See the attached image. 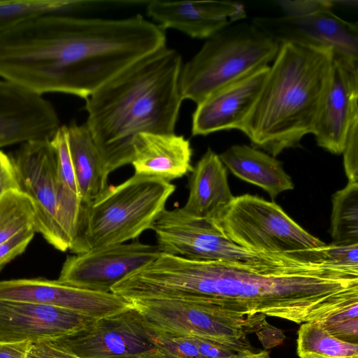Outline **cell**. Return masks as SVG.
<instances>
[{
  "mask_svg": "<svg viewBox=\"0 0 358 358\" xmlns=\"http://www.w3.org/2000/svg\"><path fill=\"white\" fill-rule=\"evenodd\" d=\"M268 67H262L216 90L197 104L192 115V135L241 130L259 94Z\"/></svg>",
  "mask_w": 358,
  "mask_h": 358,
  "instance_id": "18",
  "label": "cell"
},
{
  "mask_svg": "<svg viewBox=\"0 0 358 358\" xmlns=\"http://www.w3.org/2000/svg\"><path fill=\"white\" fill-rule=\"evenodd\" d=\"M223 164L237 178L264 189L273 199L294 189L291 177L275 157L247 145H234L219 155Z\"/></svg>",
  "mask_w": 358,
  "mask_h": 358,
  "instance_id": "23",
  "label": "cell"
},
{
  "mask_svg": "<svg viewBox=\"0 0 358 358\" xmlns=\"http://www.w3.org/2000/svg\"><path fill=\"white\" fill-rule=\"evenodd\" d=\"M35 233V229L25 231L0 244V270L24 252Z\"/></svg>",
  "mask_w": 358,
  "mask_h": 358,
  "instance_id": "33",
  "label": "cell"
},
{
  "mask_svg": "<svg viewBox=\"0 0 358 358\" xmlns=\"http://www.w3.org/2000/svg\"><path fill=\"white\" fill-rule=\"evenodd\" d=\"M192 149L189 140L175 133L141 132L132 143L134 174L170 182L191 173Z\"/></svg>",
  "mask_w": 358,
  "mask_h": 358,
  "instance_id": "20",
  "label": "cell"
},
{
  "mask_svg": "<svg viewBox=\"0 0 358 358\" xmlns=\"http://www.w3.org/2000/svg\"><path fill=\"white\" fill-rule=\"evenodd\" d=\"M134 358H170L161 352H158L156 349L152 350L149 352H146L143 353L137 357Z\"/></svg>",
  "mask_w": 358,
  "mask_h": 358,
  "instance_id": "40",
  "label": "cell"
},
{
  "mask_svg": "<svg viewBox=\"0 0 358 358\" xmlns=\"http://www.w3.org/2000/svg\"><path fill=\"white\" fill-rule=\"evenodd\" d=\"M10 157L20 190L33 202L36 232L55 249L68 250L57 222V162L50 139L21 143Z\"/></svg>",
  "mask_w": 358,
  "mask_h": 358,
  "instance_id": "11",
  "label": "cell"
},
{
  "mask_svg": "<svg viewBox=\"0 0 358 358\" xmlns=\"http://www.w3.org/2000/svg\"><path fill=\"white\" fill-rule=\"evenodd\" d=\"M190 173L189 196L180 208L190 217L211 222L234 198L228 183L227 168L219 155L208 148Z\"/></svg>",
  "mask_w": 358,
  "mask_h": 358,
  "instance_id": "22",
  "label": "cell"
},
{
  "mask_svg": "<svg viewBox=\"0 0 358 358\" xmlns=\"http://www.w3.org/2000/svg\"><path fill=\"white\" fill-rule=\"evenodd\" d=\"M35 210L29 196L10 190L0 196V244L15 235L34 229Z\"/></svg>",
  "mask_w": 358,
  "mask_h": 358,
  "instance_id": "28",
  "label": "cell"
},
{
  "mask_svg": "<svg viewBox=\"0 0 358 358\" xmlns=\"http://www.w3.org/2000/svg\"><path fill=\"white\" fill-rule=\"evenodd\" d=\"M0 299L40 303L99 319L121 312L131 303L112 292H99L45 278L0 281Z\"/></svg>",
  "mask_w": 358,
  "mask_h": 358,
  "instance_id": "13",
  "label": "cell"
},
{
  "mask_svg": "<svg viewBox=\"0 0 358 358\" xmlns=\"http://www.w3.org/2000/svg\"><path fill=\"white\" fill-rule=\"evenodd\" d=\"M150 329L155 349L162 354L170 358H203L190 336Z\"/></svg>",
  "mask_w": 358,
  "mask_h": 358,
  "instance_id": "29",
  "label": "cell"
},
{
  "mask_svg": "<svg viewBox=\"0 0 358 358\" xmlns=\"http://www.w3.org/2000/svg\"><path fill=\"white\" fill-rule=\"evenodd\" d=\"M160 253L157 245L138 241L93 248L67 257L57 280L83 289L111 292L114 285Z\"/></svg>",
  "mask_w": 358,
  "mask_h": 358,
  "instance_id": "12",
  "label": "cell"
},
{
  "mask_svg": "<svg viewBox=\"0 0 358 358\" xmlns=\"http://www.w3.org/2000/svg\"><path fill=\"white\" fill-rule=\"evenodd\" d=\"M94 320L68 309L0 299V342H52Z\"/></svg>",
  "mask_w": 358,
  "mask_h": 358,
  "instance_id": "16",
  "label": "cell"
},
{
  "mask_svg": "<svg viewBox=\"0 0 358 358\" xmlns=\"http://www.w3.org/2000/svg\"><path fill=\"white\" fill-rule=\"evenodd\" d=\"M97 0L0 1V34L28 20L43 15H77L96 10Z\"/></svg>",
  "mask_w": 358,
  "mask_h": 358,
  "instance_id": "25",
  "label": "cell"
},
{
  "mask_svg": "<svg viewBox=\"0 0 358 358\" xmlns=\"http://www.w3.org/2000/svg\"><path fill=\"white\" fill-rule=\"evenodd\" d=\"M52 343L78 358H134L156 348L150 327L133 305Z\"/></svg>",
  "mask_w": 358,
  "mask_h": 358,
  "instance_id": "10",
  "label": "cell"
},
{
  "mask_svg": "<svg viewBox=\"0 0 358 358\" xmlns=\"http://www.w3.org/2000/svg\"><path fill=\"white\" fill-rule=\"evenodd\" d=\"M166 41L165 30L141 15L38 16L0 34V78L39 95L86 99Z\"/></svg>",
  "mask_w": 358,
  "mask_h": 358,
  "instance_id": "2",
  "label": "cell"
},
{
  "mask_svg": "<svg viewBox=\"0 0 358 358\" xmlns=\"http://www.w3.org/2000/svg\"><path fill=\"white\" fill-rule=\"evenodd\" d=\"M277 3L282 8L286 15L303 17L322 10H331L336 1L329 0H283Z\"/></svg>",
  "mask_w": 358,
  "mask_h": 358,
  "instance_id": "32",
  "label": "cell"
},
{
  "mask_svg": "<svg viewBox=\"0 0 358 358\" xmlns=\"http://www.w3.org/2000/svg\"><path fill=\"white\" fill-rule=\"evenodd\" d=\"M30 342H0V358H27Z\"/></svg>",
  "mask_w": 358,
  "mask_h": 358,
  "instance_id": "38",
  "label": "cell"
},
{
  "mask_svg": "<svg viewBox=\"0 0 358 358\" xmlns=\"http://www.w3.org/2000/svg\"><path fill=\"white\" fill-rule=\"evenodd\" d=\"M176 186L164 180L134 174L107 188L87 207L83 229L70 250L124 243L152 229Z\"/></svg>",
  "mask_w": 358,
  "mask_h": 358,
  "instance_id": "5",
  "label": "cell"
},
{
  "mask_svg": "<svg viewBox=\"0 0 358 358\" xmlns=\"http://www.w3.org/2000/svg\"><path fill=\"white\" fill-rule=\"evenodd\" d=\"M59 127L55 107L43 95L0 78V148L51 139Z\"/></svg>",
  "mask_w": 358,
  "mask_h": 358,
  "instance_id": "17",
  "label": "cell"
},
{
  "mask_svg": "<svg viewBox=\"0 0 358 358\" xmlns=\"http://www.w3.org/2000/svg\"><path fill=\"white\" fill-rule=\"evenodd\" d=\"M358 58L334 52L329 80L313 135L327 151L342 154L347 129L358 110Z\"/></svg>",
  "mask_w": 358,
  "mask_h": 358,
  "instance_id": "14",
  "label": "cell"
},
{
  "mask_svg": "<svg viewBox=\"0 0 358 358\" xmlns=\"http://www.w3.org/2000/svg\"><path fill=\"white\" fill-rule=\"evenodd\" d=\"M252 23L280 44L325 47L358 58L357 25L339 17L331 10L303 17H256Z\"/></svg>",
  "mask_w": 358,
  "mask_h": 358,
  "instance_id": "15",
  "label": "cell"
},
{
  "mask_svg": "<svg viewBox=\"0 0 358 358\" xmlns=\"http://www.w3.org/2000/svg\"><path fill=\"white\" fill-rule=\"evenodd\" d=\"M129 302L152 329L213 341L237 353L252 350L248 336L255 333L261 339L269 326L263 315L242 316L193 301L150 298Z\"/></svg>",
  "mask_w": 358,
  "mask_h": 358,
  "instance_id": "7",
  "label": "cell"
},
{
  "mask_svg": "<svg viewBox=\"0 0 358 358\" xmlns=\"http://www.w3.org/2000/svg\"><path fill=\"white\" fill-rule=\"evenodd\" d=\"M182 57L166 46L134 63L85 99L87 125L108 174L131 164L141 132L174 133L183 101Z\"/></svg>",
  "mask_w": 358,
  "mask_h": 358,
  "instance_id": "3",
  "label": "cell"
},
{
  "mask_svg": "<svg viewBox=\"0 0 358 358\" xmlns=\"http://www.w3.org/2000/svg\"><path fill=\"white\" fill-rule=\"evenodd\" d=\"M27 358H78L62 350L52 342L34 343L31 345Z\"/></svg>",
  "mask_w": 358,
  "mask_h": 358,
  "instance_id": "37",
  "label": "cell"
},
{
  "mask_svg": "<svg viewBox=\"0 0 358 358\" xmlns=\"http://www.w3.org/2000/svg\"><path fill=\"white\" fill-rule=\"evenodd\" d=\"M324 247L259 262L197 261L162 253L137 270L139 299L193 301L242 316L319 322L358 303V266L334 264Z\"/></svg>",
  "mask_w": 358,
  "mask_h": 358,
  "instance_id": "1",
  "label": "cell"
},
{
  "mask_svg": "<svg viewBox=\"0 0 358 358\" xmlns=\"http://www.w3.org/2000/svg\"><path fill=\"white\" fill-rule=\"evenodd\" d=\"M10 190H20L16 170L10 155L0 150V196Z\"/></svg>",
  "mask_w": 358,
  "mask_h": 358,
  "instance_id": "35",
  "label": "cell"
},
{
  "mask_svg": "<svg viewBox=\"0 0 358 358\" xmlns=\"http://www.w3.org/2000/svg\"><path fill=\"white\" fill-rule=\"evenodd\" d=\"M335 337L349 343L358 341V303L343 308L319 322Z\"/></svg>",
  "mask_w": 358,
  "mask_h": 358,
  "instance_id": "30",
  "label": "cell"
},
{
  "mask_svg": "<svg viewBox=\"0 0 358 358\" xmlns=\"http://www.w3.org/2000/svg\"><path fill=\"white\" fill-rule=\"evenodd\" d=\"M296 353L300 358H358V344L342 341L316 322L300 324Z\"/></svg>",
  "mask_w": 358,
  "mask_h": 358,
  "instance_id": "26",
  "label": "cell"
},
{
  "mask_svg": "<svg viewBox=\"0 0 358 358\" xmlns=\"http://www.w3.org/2000/svg\"><path fill=\"white\" fill-rule=\"evenodd\" d=\"M342 154L348 181L358 182V110L353 113L350 121Z\"/></svg>",
  "mask_w": 358,
  "mask_h": 358,
  "instance_id": "31",
  "label": "cell"
},
{
  "mask_svg": "<svg viewBox=\"0 0 358 358\" xmlns=\"http://www.w3.org/2000/svg\"><path fill=\"white\" fill-rule=\"evenodd\" d=\"M203 358H233L238 353L217 342L190 336Z\"/></svg>",
  "mask_w": 358,
  "mask_h": 358,
  "instance_id": "36",
  "label": "cell"
},
{
  "mask_svg": "<svg viewBox=\"0 0 358 358\" xmlns=\"http://www.w3.org/2000/svg\"><path fill=\"white\" fill-rule=\"evenodd\" d=\"M330 233L331 243L358 244V182L348 181L333 195Z\"/></svg>",
  "mask_w": 358,
  "mask_h": 358,
  "instance_id": "27",
  "label": "cell"
},
{
  "mask_svg": "<svg viewBox=\"0 0 358 358\" xmlns=\"http://www.w3.org/2000/svg\"><path fill=\"white\" fill-rule=\"evenodd\" d=\"M152 230L160 252L191 260L259 262L280 253L242 248L226 238L210 221L190 217L180 208L165 209Z\"/></svg>",
  "mask_w": 358,
  "mask_h": 358,
  "instance_id": "9",
  "label": "cell"
},
{
  "mask_svg": "<svg viewBox=\"0 0 358 358\" xmlns=\"http://www.w3.org/2000/svg\"><path fill=\"white\" fill-rule=\"evenodd\" d=\"M334 50L280 43L259 94L240 131L252 147L275 157L313 134L327 89Z\"/></svg>",
  "mask_w": 358,
  "mask_h": 358,
  "instance_id": "4",
  "label": "cell"
},
{
  "mask_svg": "<svg viewBox=\"0 0 358 358\" xmlns=\"http://www.w3.org/2000/svg\"><path fill=\"white\" fill-rule=\"evenodd\" d=\"M233 358H271L268 352L266 350L259 352H253L252 350H245L238 353Z\"/></svg>",
  "mask_w": 358,
  "mask_h": 358,
  "instance_id": "39",
  "label": "cell"
},
{
  "mask_svg": "<svg viewBox=\"0 0 358 358\" xmlns=\"http://www.w3.org/2000/svg\"><path fill=\"white\" fill-rule=\"evenodd\" d=\"M324 258L336 264L358 266V244L330 243L324 246Z\"/></svg>",
  "mask_w": 358,
  "mask_h": 358,
  "instance_id": "34",
  "label": "cell"
},
{
  "mask_svg": "<svg viewBox=\"0 0 358 358\" xmlns=\"http://www.w3.org/2000/svg\"><path fill=\"white\" fill-rule=\"evenodd\" d=\"M50 143L57 162V222L62 240L70 250L83 228L87 205L80 194L66 125L58 128Z\"/></svg>",
  "mask_w": 358,
  "mask_h": 358,
  "instance_id": "21",
  "label": "cell"
},
{
  "mask_svg": "<svg viewBox=\"0 0 358 358\" xmlns=\"http://www.w3.org/2000/svg\"><path fill=\"white\" fill-rule=\"evenodd\" d=\"M67 127L80 194L88 206L107 188L109 174L85 123L72 122Z\"/></svg>",
  "mask_w": 358,
  "mask_h": 358,
  "instance_id": "24",
  "label": "cell"
},
{
  "mask_svg": "<svg viewBox=\"0 0 358 358\" xmlns=\"http://www.w3.org/2000/svg\"><path fill=\"white\" fill-rule=\"evenodd\" d=\"M280 45L252 23L228 27L206 39L182 66L178 85L182 99L197 105L216 90L268 66Z\"/></svg>",
  "mask_w": 358,
  "mask_h": 358,
  "instance_id": "6",
  "label": "cell"
},
{
  "mask_svg": "<svg viewBox=\"0 0 358 358\" xmlns=\"http://www.w3.org/2000/svg\"><path fill=\"white\" fill-rule=\"evenodd\" d=\"M210 222L231 242L256 252H294L326 245L274 201L248 194L234 196Z\"/></svg>",
  "mask_w": 358,
  "mask_h": 358,
  "instance_id": "8",
  "label": "cell"
},
{
  "mask_svg": "<svg viewBox=\"0 0 358 358\" xmlns=\"http://www.w3.org/2000/svg\"><path fill=\"white\" fill-rule=\"evenodd\" d=\"M146 13L164 30L177 29L194 38L208 39L246 18L244 6L229 1H150Z\"/></svg>",
  "mask_w": 358,
  "mask_h": 358,
  "instance_id": "19",
  "label": "cell"
}]
</instances>
